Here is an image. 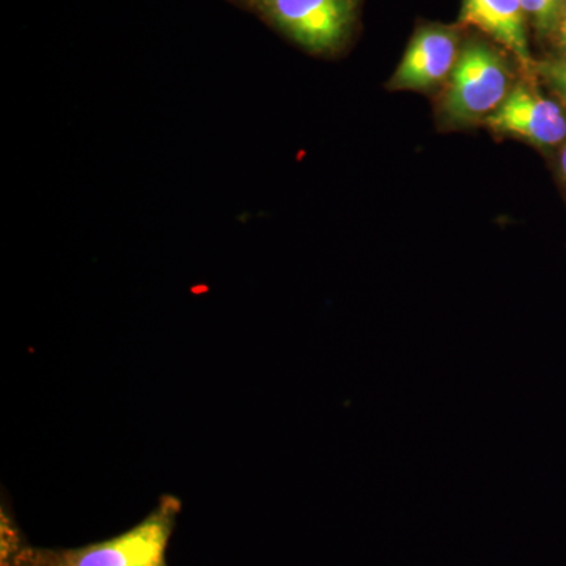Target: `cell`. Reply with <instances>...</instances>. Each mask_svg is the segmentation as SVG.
<instances>
[{"label":"cell","instance_id":"6da1fadb","mask_svg":"<svg viewBox=\"0 0 566 566\" xmlns=\"http://www.w3.org/2000/svg\"><path fill=\"white\" fill-rule=\"evenodd\" d=\"M181 502L163 495L158 506L122 535L77 549H25L18 566H166V551Z\"/></svg>","mask_w":566,"mask_h":566},{"label":"cell","instance_id":"7a4b0ae2","mask_svg":"<svg viewBox=\"0 0 566 566\" xmlns=\"http://www.w3.org/2000/svg\"><path fill=\"white\" fill-rule=\"evenodd\" d=\"M510 92L504 59L485 44L471 43L458 55L442 112L452 125L486 120Z\"/></svg>","mask_w":566,"mask_h":566},{"label":"cell","instance_id":"3957f363","mask_svg":"<svg viewBox=\"0 0 566 566\" xmlns=\"http://www.w3.org/2000/svg\"><path fill=\"white\" fill-rule=\"evenodd\" d=\"M273 28L314 54L340 50L352 33L356 0H256Z\"/></svg>","mask_w":566,"mask_h":566},{"label":"cell","instance_id":"277c9868","mask_svg":"<svg viewBox=\"0 0 566 566\" xmlns=\"http://www.w3.org/2000/svg\"><path fill=\"white\" fill-rule=\"evenodd\" d=\"M495 133L509 134L539 147H553L566 137V117L556 103L517 85L485 120Z\"/></svg>","mask_w":566,"mask_h":566},{"label":"cell","instance_id":"5b68a950","mask_svg":"<svg viewBox=\"0 0 566 566\" xmlns=\"http://www.w3.org/2000/svg\"><path fill=\"white\" fill-rule=\"evenodd\" d=\"M458 61L457 33L442 28H423L412 36L390 87L427 91L452 74Z\"/></svg>","mask_w":566,"mask_h":566},{"label":"cell","instance_id":"8992f818","mask_svg":"<svg viewBox=\"0 0 566 566\" xmlns=\"http://www.w3.org/2000/svg\"><path fill=\"white\" fill-rule=\"evenodd\" d=\"M524 13L521 0H463L461 21L485 32L531 69Z\"/></svg>","mask_w":566,"mask_h":566},{"label":"cell","instance_id":"52a82bcc","mask_svg":"<svg viewBox=\"0 0 566 566\" xmlns=\"http://www.w3.org/2000/svg\"><path fill=\"white\" fill-rule=\"evenodd\" d=\"M521 2H523L524 11L534 18L539 29L547 31V29L554 28L557 11L554 10L551 0H521Z\"/></svg>","mask_w":566,"mask_h":566},{"label":"cell","instance_id":"ba28073f","mask_svg":"<svg viewBox=\"0 0 566 566\" xmlns=\"http://www.w3.org/2000/svg\"><path fill=\"white\" fill-rule=\"evenodd\" d=\"M542 73L566 103V61L546 63Z\"/></svg>","mask_w":566,"mask_h":566},{"label":"cell","instance_id":"9c48e42d","mask_svg":"<svg viewBox=\"0 0 566 566\" xmlns=\"http://www.w3.org/2000/svg\"><path fill=\"white\" fill-rule=\"evenodd\" d=\"M560 163H562V170H564V175L566 178V147H565L564 153H562Z\"/></svg>","mask_w":566,"mask_h":566},{"label":"cell","instance_id":"30bf717a","mask_svg":"<svg viewBox=\"0 0 566 566\" xmlns=\"http://www.w3.org/2000/svg\"><path fill=\"white\" fill-rule=\"evenodd\" d=\"M551 3H553L554 10L560 11L562 3H564V0H551Z\"/></svg>","mask_w":566,"mask_h":566},{"label":"cell","instance_id":"8fae6325","mask_svg":"<svg viewBox=\"0 0 566 566\" xmlns=\"http://www.w3.org/2000/svg\"><path fill=\"white\" fill-rule=\"evenodd\" d=\"M240 2L245 3V6H248V3H249V6L253 7V6H255L256 0H240Z\"/></svg>","mask_w":566,"mask_h":566}]
</instances>
